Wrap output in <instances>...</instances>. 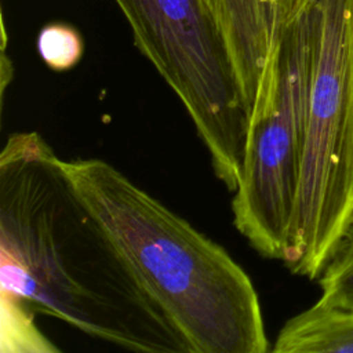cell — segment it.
Here are the masks:
<instances>
[{
	"label": "cell",
	"instance_id": "6da1fadb",
	"mask_svg": "<svg viewBox=\"0 0 353 353\" xmlns=\"http://www.w3.org/2000/svg\"><path fill=\"white\" fill-rule=\"evenodd\" d=\"M0 283L41 313L132 352L192 353L34 132L0 153Z\"/></svg>",
	"mask_w": 353,
	"mask_h": 353
},
{
	"label": "cell",
	"instance_id": "7a4b0ae2",
	"mask_svg": "<svg viewBox=\"0 0 353 353\" xmlns=\"http://www.w3.org/2000/svg\"><path fill=\"white\" fill-rule=\"evenodd\" d=\"M145 292L192 353H265L261 302L245 270L214 240L102 159L62 160Z\"/></svg>",
	"mask_w": 353,
	"mask_h": 353
},
{
	"label": "cell",
	"instance_id": "3957f363",
	"mask_svg": "<svg viewBox=\"0 0 353 353\" xmlns=\"http://www.w3.org/2000/svg\"><path fill=\"white\" fill-rule=\"evenodd\" d=\"M310 33L306 135L283 262L314 280L353 211V0H305Z\"/></svg>",
	"mask_w": 353,
	"mask_h": 353
},
{
	"label": "cell",
	"instance_id": "277c9868",
	"mask_svg": "<svg viewBox=\"0 0 353 353\" xmlns=\"http://www.w3.org/2000/svg\"><path fill=\"white\" fill-rule=\"evenodd\" d=\"M310 76V33L305 0H285L254 109L233 223L258 254L283 261L302 165Z\"/></svg>",
	"mask_w": 353,
	"mask_h": 353
},
{
	"label": "cell",
	"instance_id": "5b68a950",
	"mask_svg": "<svg viewBox=\"0 0 353 353\" xmlns=\"http://www.w3.org/2000/svg\"><path fill=\"white\" fill-rule=\"evenodd\" d=\"M139 51L181 99L216 178L234 192L250 116L221 34L200 0H116Z\"/></svg>",
	"mask_w": 353,
	"mask_h": 353
},
{
	"label": "cell",
	"instance_id": "8992f818",
	"mask_svg": "<svg viewBox=\"0 0 353 353\" xmlns=\"http://www.w3.org/2000/svg\"><path fill=\"white\" fill-rule=\"evenodd\" d=\"M222 37L248 110L256 102L285 0H200Z\"/></svg>",
	"mask_w": 353,
	"mask_h": 353
},
{
	"label": "cell",
	"instance_id": "52a82bcc",
	"mask_svg": "<svg viewBox=\"0 0 353 353\" xmlns=\"http://www.w3.org/2000/svg\"><path fill=\"white\" fill-rule=\"evenodd\" d=\"M272 350L274 353H353V312L314 303L281 327Z\"/></svg>",
	"mask_w": 353,
	"mask_h": 353
},
{
	"label": "cell",
	"instance_id": "ba28073f",
	"mask_svg": "<svg viewBox=\"0 0 353 353\" xmlns=\"http://www.w3.org/2000/svg\"><path fill=\"white\" fill-rule=\"evenodd\" d=\"M320 296L316 303L353 312V211L336 239L317 277Z\"/></svg>",
	"mask_w": 353,
	"mask_h": 353
},
{
	"label": "cell",
	"instance_id": "9c48e42d",
	"mask_svg": "<svg viewBox=\"0 0 353 353\" xmlns=\"http://www.w3.org/2000/svg\"><path fill=\"white\" fill-rule=\"evenodd\" d=\"M58 352L33 323V314L19 298L1 291V352Z\"/></svg>",
	"mask_w": 353,
	"mask_h": 353
},
{
	"label": "cell",
	"instance_id": "30bf717a",
	"mask_svg": "<svg viewBox=\"0 0 353 353\" xmlns=\"http://www.w3.org/2000/svg\"><path fill=\"white\" fill-rule=\"evenodd\" d=\"M37 50L50 69L63 72L77 65L84 46L80 33L70 25L50 23L39 33Z\"/></svg>",
	"mask_w": 353,
	"mask_h": 353
}]
</instances>
